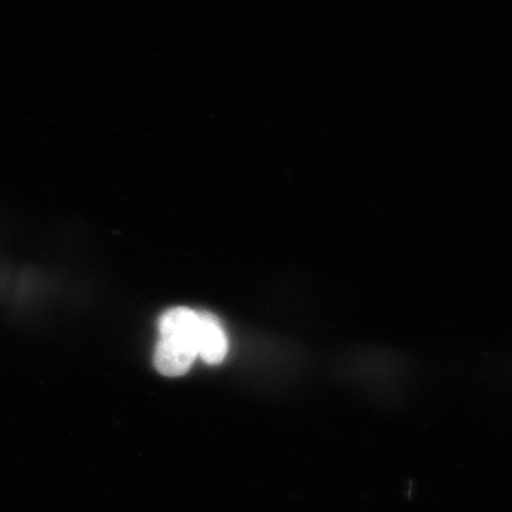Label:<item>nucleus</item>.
<instances>
[{
	"label": "nucleus",
	"instance_id": "nucleus-1",
	"mask_svg": "<svg viewBox=\"0 0 512 512\" xmlns=\"http://www.w3.org/2000/svg\"><path fill=\"white\" fill-rule=\"evenodd\" d=\"M197 357V350L180 340L160 338L154 353V365L164 376H183Z\"/></svg>",
	"mask_w": 512,
	"mask_h": 512
},
{
	"label": "nucleus",
	"instance_id": "nucleus-2",
	"mask_svg": "<svg viewBox=\"0 0 512 512\" xmlns=\"http://www.w3.org/2000/svg\"><path fill=\"white\" fill-rule=\"evenodd\" d=\"M228 340L220 320L210 313H200L197 335V355L211 365L220 363L227 356Z\"/></svg>",
	"mask_w": 512,
	"mask_h": 512
},
{
	"label": "nucleus",
	"instance_id": "nucleus-3",
	"mask_svg": "<svg viewBox=\"0 0 512 512\" xmlns=\"http://www.w3.org/2000/svg\"><path fill=\"white\" fill-rule=\"evenodd\" d=\"M198 328L200 313L188 308L170 309L161 316L160 338L180 340L197 350Z\"/></svg>",
	"mask_w": 512,
	"mask_h": 512
}]
</instances>
